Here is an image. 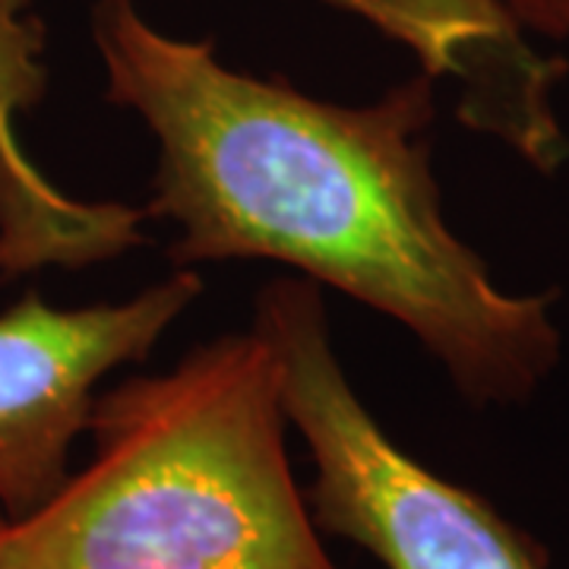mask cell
Instances as JSON below:
<instances>
[{"label": "cell", "instance_id": "5b68a950", "mask_svg": "<svg viewBox=\"0 0 569 569\" xmlns=\"http://www.w3.org/2000/svg\"><path fill=\"white\" fill-rule=\"evenodd\" d=\"M48 89L44 32L26 0H0V276L48 266L80 269L121 257L142 241L146 212L82 203L48 181L20 142L17 121Z\"/></svg>", "mask_w": 569, "mask_h": 569}, {"label": "cell", "instance_id": "7a4b0ae2", "mask_svg": "<svg viewBox=\"0 0 569 569\" xmlns=\"http://www.w3.org/2000/svg\"><path fill=\"white\" fill-rule=\"evenodd\" d=\"M257 329L96 396V456L0 531V569H342L284 452Z\"/></svg>", "mask_w": 569, "mask_h": 569}, {"label": "cell", "instance_id": "52a82bcc", "mask_svg": "<svg viewBox=\"0 0 569 569\" xmlns=\"http://www.w3.org/2000/svg\"><path fill=\"white\" fill-rule=\"evenodd\" d=\"M7 522H10V516H7V512H3V507H0V531L7 529Z\"/></svg>", "mask_w": 569, "mask_h": 569}, {"label": "cell", "instance_id": "6da1fadb", "mask_svg": "<svg viewBox=\"0 0 569 569\" xmlns=\"http://www.w3.org/2000/svg\"><path fill=\"white\" fill-rule=\"evenodd\" d=\"M104 99L159 142L146 216L174 266L276 260L402 323L475 406L526 402L560 361L553 295H512L443 219L433 73L332 104L174 39L137 0H96Z\"/></svg>", "mask_w": 569, "mask_h": 569}, {"label": "cell", "instance_id": "8992f818", "mask_svg": "<svg viewBox=\"0 0 569 569\" xmlns=\"http://www.w3.org/2000/svg\"><path fill=\"white\" fill-rule=\"evenodd\" d=\"M522 29L550 39H569V0H500Z\"/></svg>", "mask_w": 569, "mask_h": 569}, {"label": "cell", "instance_id": "3957f363", "mask_svg": "<svg viewBox=\"0 0 569 569\" xmlns=\"http://www.w3.org/2000/svg\"><path fill=\"white\" fill-rule=\"evenodd\" d=\"M253 329L279 361L284 418L313 462L305 497L317 529L383 569H550L529 531L408 456L370 415L332 348L320 284H266Z\"/></svg>", "mask_w": 569, "mask_h": 569}, {"label": "cell", "instance_id": "277c9868", "mask_svg": "<svg viewBox=\"0 0 569 569\" xmlns=\"http://www.w3.org/2000/svg\"><path fill=\"white\" fill-rule=\"evenodd\" d=\"M203 291L197 269L118 305L54 307L39 291L0 310V507L10 519L41 507L70 478L99 383L142 361Z\"/></svg>", "mask_w": 569, "mask_h": 569}]
</instances>
